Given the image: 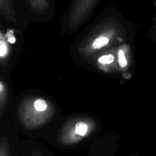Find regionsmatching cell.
I'll return each instance as SVG.
<instances>
[{"instance_id": "3957f363", "label": "cell", "mask_w": 156, "mask_h": 156, "mask_svg": "<svg viewBox=\"0 0 156 156\" xmlns=\"http://www.w3.org/2000/svg\"><path fill=\"white\" fill-rule=\"evenodd\" d=\"M108 42V39L105 37H99L94 40L92 44V46L94 49L101 48L106 45Z\"/></svg>"}, {"instance_id": "5b68a950", "label": "cell", "mask_w": 156, "mask_h": 156, "mask_svg": "<svg viewBox=\"0 0 156 156\" xmlns=\"http://www.w3.org/2000/svg\"><path fill=\"white\" fill-rule=\"evenodd\" d=\"M113 60H114V57L112 55L109 54V55L101 56L98 59V62L101 63L108 64V63H111L112 62H113Z\"/></svg>"}, {"instance_id": "7a4b0ae2", "label": "cell", "mask_w": 156, "mask_h": 156, "mask_svg": "<svg viewBox=\"0 0 156 156\" xmlns=\"http://www.w3.org/2000/svg\"><path fill=\"white\" fill-rule=\"evenodd\" d=\"M48 109L47 102L43 99H37L33 103V109L25 115H22L24 122L29 126H35L43 123L48 119L46 113Z\"/></svg>"}, {"instance_id": "6da1fadb", "label": "cell", "mask_w": 156, "mask_h": 156, "mask_svg": "<svg viewBox=\"0 0 156 156\" xmlns=\"http://www.w3.org/2000/svg\"><path fill=\"white\" fill-rule=\"evenodd\" d=\"M93 122L79 119L71 123L62 132L61 140L65 144H74L88 136L93 130Z\"/></svg>"}, {"instance_id": "277c9868", "label": "cell", "mask_w": 156, "mask_h": 156, "mask_svg": "<svg viewBox=\"0 0 156 156\" xmlns=\"http://www.w3.org/2000/svg\"><path fill=\"white\" fill-rule=\"evenodd\" d=\"M118 58L119 65L121 68H125L127 65V60L122 49H119L118 51Z\"/></svg>"}, {"instance_id": "9c48e42d", "label": "cell", "mask_w": 156, "mask_h": 156, "mask_svg": "<svg viewBox=\"0 0 156 156\" xmlns=\"http://www.w3.org/2000/svg\"><path fill=\"white\" fill-rule=\"evenodd\" d=\"M9 41L10 43H15V38L14 37H11L10 38H9Z\"/></svg>"}, {"instance_id": "52a82bcc", "label": "cell", "mask_w": 156, "mask_h": 156, "mask_svg": "<svg viewBox=\"0 0 156 156\" xmlns=\"http://www.w3.org/2000/svg\"><path fill=\"white\" fill-rule=\"evenodd\" d=\"M0 55L1 57H4V55H5L7 54V46L6 44L5 43H4L2 41L1 42V51H0Z\"/></svg>"}, {"instance_id": "ba28073f", "label": "cell", "mask_w": 156, "mask_h": 156, "mask_svg": "<svg viewBox=\"0 0 156 156\" xmlns=\"http://www.w3.org/2000/svg\"><path fill=\"white\" fill-rule=\"evenodd\" d=\"M151 35H152V37H153V38L154 39L156 40V15L154 18V24H153L152 29H151Z\"/></svg>"}, {"instance_id": "8992f818", "label": "cell", "mask_w": 156, "mask_h": 156, "mask_svg": "<svg viewBox=\"0 0 156 156\" xmlns=\"http://www.w3.org/2000/svg\"><path fill=\"white\" fill-rule=\"evenodd\" d=\"M0 156H9V149L6 141H2L1 142Z\"/></svg>"}]
</instances>
